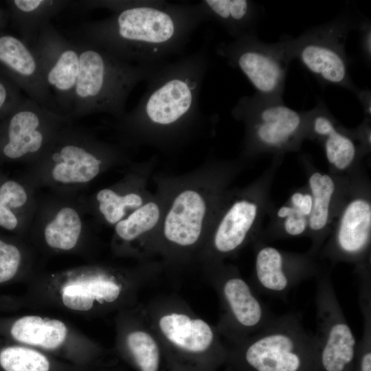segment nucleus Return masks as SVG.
Returning a JSON list of instances; mask_svg holds the SVG:
<instances>
[{
	"label": "nucleus",
	"mask_w": 371,
	"mask_h": 371,
	"mask_svg": "<svg viewBox=\"0 0 371 371\" xmlns=\"http://www.w3.org/2000/svg\"><path fill=\"white\" fill-rule=\"evenodd\" d=\"M200 3L207 21L219 24L234 38L256 33L262 8L249 0H204Z\"/></svg>",
	"instance_id": "412c9836"
},
{
	"label": "nucleus",
	"mask_w": 371,
	"mask_h": 371,
	"mask_svg": "<svg viewBox=\"0 0 371 371\" xmlns=\"http://www.w3.org/2000/svg\"><path fill=\"white\" fill-rule=\"evenodd\" d=\"M371 203L364 196L352 198L344 207L326 255L334 261L355 263L357 273L369 271Z\"/></svg>",
	"instance_id": "ddd939ff"
},
{
	"label": "nucleus",
	"mask_w": 371,
	"mask_h": 371,
	"mask_svg": "<svg viewBox=\"0 0 371 371\" xmlns=\"http://www.w3.org/2000/svg\"><path fill=\"white\" fill-rule=\"evenodd\" d=\"M277 216L283 219V231L289 236H299L308 231V218L289 205L280 207Z\"/></svg>",
	"instance_id": "7c9ffc66"
},
{
	"label": "nucleus",
	"mask_w": 371,
	"mask_h": 371,
	"mask_svg": "<svg viewBox=\"0 0 371 371\" xmlns=\"http://www.w3.org/2000/svg\"><path fill=\"white\" fill-rule=\"evenodd\" d=\"M145 203L142 195L133 190L103 188L95 196L97 210L104 221L115 225Z\"/></svg>",
	"instance_id": "a878e982"
},
{
	"label": "nucleus",
	"mask_w": 371,
	"mask_h": 371,
	"mask_svg": "<svg viewBox=\"0 0 371 371\" xmlns=\"http://www.w3.org/2000/svg\"><path fill=\"white\" fill-rule=\"evenodd\" d=\"M210 64L201 49L159 66L137 104L117 118L122 141L170 148L186 139L203 119L199 98Z\"/></svg>",
	"instance_id": "f03ea898"
},
{
	"label": "nucleus",
	"mask_w": 371,
	"mask_h": 371,
	"mask_svg": "<svg viewBox=\"0 0 371 371\" xmlns=\"http://www.w3.org/2000/svg\"><path fill=\"white\" fill-rule=\"evenodd\" d=\"M36 196L32 188L14 180H7L0 186V227L14 230L19 226L17 212H36Z\"/></svg>",
	"instance_id": "393cba45"
},
{
	"label": "nucleus",
	"mask_w": 371,
	"mask_h": 371,
	"mask_svg": "<svg viewBox=\"0 0 371 371\" xmlns=\"http://www.w3.org/2000/svg\"><path fill=\"white\" fill-rule=\"evenodd\" d=\"M20 89L0 73V120L23 100Z\"/></svg>",
	"instance_id": "72a5a7b5"
},
{
	"label": "nucleus",
	"mask_w": 371,
	"mask_h": 371,
	"mask_svg": "<svg viewBox=\"0 0 371 371\" xmlns=\"http://www.w3.org/2000/svg\"><path fill=\"white\" fill-rule=\"evenodd\" d=\"M320 271L308 256L289 254L262 245L256 254L254 286L262 294L283 298L294 287Z\"/></svg>",
	"instance_id": "f8f14e48"
},
{
	"label": "nucleus",
	"mask_w": 371,
	"mask_h": 371,
	"mask_svg": "<svg viewBox=\"0 0 371 371\" xmlns=\"http://www.w3.org/2000/svg\"><path fill=\"white\" fill-rule=\"evenodd\" d=\"M207 210V200L202 192L193 188L181 190L165 214L164 238L178 247L194 245L201 236Z\"/></svg>",
	"instance_id": "dca6fc26"
},
{
	"label": "nucleus",
	"mask_w": 371,
	"mask_h": 371,
	"mask_svg": "<svg viewBox=\"0 0 371 371\" xmlns=\"http://www.w3.org/2000/svg\"><path fill=\"white\" fill-rule=\"evenodd\" d=\"M305 135L322 141L328 162L339 170H346L357 159L359 148L353 135L346 133L322 101L306 111Z\"/></svg>",
	"instance_id": "f3484780"
},
{
	"label": "nucleus",
	"mask_w": 371,
	"mask_h": 371,
	"mask_svg": "<svg viewBox=\"0 0 371 371\" xmlns=\"http://www.w3.org/2000/svg\"><path fill=\"white\" fill-rule=\"evenodd\" d=\"M161 216L159 205L153 201H146L114 225L115 234L124 241H133L152 230Z\"/></svg>",
	"instance_id": "bb28decb"
},
{
	"label": "nucleus",
	"mask_w": 371,
	"mask_h": 371,
	"mask_svg": "<svg viewBox=\"0 0 371 371\" xmlns=\"http://www.w3.org/2000/svg\"><path fill=\"white\" fill-rule=\"evenodd\" d=\"M356 24L346 14L306 30L297 38L289 36L293 60L297 59L318 81L355 93L358 89L350 74L346 45Z\"/></svg>",
	"instance_id": "0eeeda50"
},
{
	"label": "nucleus",
	"mask_w": 371,
	"mask_h": 371,
	"mask_svg": "<svg viewBox=\"0 0 371 371\" xmlns=\"http://www.w3.org/2000/svg\"><path fill=\"white\" fill-rule=\"evenodd\" d=\"M21 260V252L16 246L0 240V283L15 276Z\"/></svg>",
	"instance_id": "2f4dec72"
},
{
	"label": "nucleus",
	"mask_w": 371,
	"mask_h": 371,
	"mask_svg": "<svg viewBox=\"0 0 371 371\" xmlns=\"http://www.w3.org/2000/svg\"><path fill=\"white\" fill-rule=\"evenodd\" d=\"M8 18L19 32L21 39L31 46L44 25L68 6L70 1L10 0L7 1Z\"/></svg>",
	"instance_id": "4be33fe9"
},
{
	"label": "nucleus",
	"mask_w": 371,
	"mask_h": 371,
	"mask_svg": "<svg viewBox=\"0 0 371 371\" xmlns=\"http://www.w3.org/2000/svg\"><path fill=\"white\" fill-rule=\"evenodd\" d=\"M315 304L317 359L322 371H347L357 354V341L344 315L328 271L316 276Z\"/></svg>",
	"instance_id": "9d476101"
},
{
	"label": "nucleus",
	"mask_w": 371,
	"mask_h": 371,
	"mask_svg": "<svg viewBox=\"0 0 371 371\" xmlns=\"http://www.w3.org/2000/svg\"><path fill=\"white\" fill-rule=\"evenodd\" d=\"M260 212V204L252 198H241L234 201L214 230L212 238L214 251L225 256L239 249L253 232Z\"/></svg>",
	"instance_id": "a211bd4d"
},
{
	"label": "nucleus",
	"mask_w": 371,
	"mask_h": 371,
	"mask_svg": "<svg viewBox=\"0 0 371 371\" xmlns=\"http://www.w3.org/2000/svg\"><path fill=\"white\" fill-rule=\"evenodd\" d=\"M62 300L67 308L86 311L93 305L94 299L87 289L85 281L69 282L63 289Z\"/></svg>",
	"instance_id": "c756f323"
},
{
	"label": "nucleus",
	"mask_w": 371,
	"mask_h": 371,
	"mask_svg": "<svg viewBox=\"0 0 371 371\" xmlns=\"http://www.w3.org/2000/svg\"><path fill=\"white\" fill-rule=\"evenodd\" d=\"M8 19L9 18L8 12L0 7V30H2L5 26Z\"/></svg>",
	"instance_id": "4c0bfd02"
},
{
	"label": "nucleus",
	"mask_w": 371,
	"mask_h": 371,
	"mask_svg": "<svg viewBox=\"0 0 371 371\" xmlns=\"http://www.w3.org/2000/svg\"><path fill=\"white\" fill-rule=\"evenodd\" d=\"M0 154L12 160L34 164L59 131L72 120L30 98H24L0 120Z\"/></svg>",
	"instance_id": "1a4fd4ad"
},
{
	"label": "nucleus",
	"mask_w": 371,
	"mask_h": 371,
	"mask_svg": "<svg viewBox=\"0 0 371 371\" xmlns=\"http://www.w3.org/2000/svg\"><path fill=\"white\" fill-rule=\"evenodd\" d=\"M358 25L360 32V45L363 57L366 63H371V25L368 20L361 21Z\"/></svg>",
	"instance_id": "c9c22d12"
},
{
	"label": "nucleus",
	"mask_w": 371,
	"mask_h": 371,
	"mask_svg": "<svg viewBox=\"0 0 371 371\" xmlns=\"http://www.w3.org/2000/svg\"><path fill=\"white\" fill-rule=\"evenodd\" d=\"M90 294L99 303L113 302L121 293V288L114 281L104 278H95L85 281Z\"/></svg>",
	"instance_id": "473e14b6"
},
{
	"label": "nucleus",
	"mask_w": 371,
	"mask_h": 371,
	"mask_svg": "<svg viewBox=\"0 0 371 371\" xmlns=\"http://www.w3.org/2000/svg\"><path fill=\"white\" fill-rule=\"evenodd\" d=\"M82 206L68 199L50 204L40 215L46 244L52 249L69 251L78 244L85 224Z\"/></svg>",
	"instance_id": "6ab92c4d"
},
{
	"label": "nucleus",
	"mask_w": 371,
	"mask_h": 371,
	"mask_svg": "<svg viewBox=\"0 0 371 371\" xmlns=\"http://www.w3.org/2000/svg\"><path fill=\"white\" fill-rule=\"evenodd\" d=\"M232 115L245 126V147L250 153L296 148L305 137V111L288 106L282 98L245 95Z\"/></svg>",
	"instance_id": "423d86ee"
},
{
	"label": "nucleus",
	"mask_w": 371,
	"mask_h": 371,
	"mask_svg": "<svg viewBox=\"0 0 371 371\" xmlns=\"http://www.w3.org/2000/svg\"><path fill=\"white\" fill-rule=\"evenodd\" d=\"M216 53L239 70L256 90L269 98H282L289 64L293 60L289 36L276 43H265L251 33L229 43L221 42Z\"/></svg>",
	"instance_id": "6e6552de"
},
{
	"label": "nucleus",
	"mask_w": 371,
	"mask_h": 371,
	"mask_svg": "<svg viewBox=\"0 0 371 371\" xmlns=\"http://www.w3.org/2000/svg\"><path fill=\"white\" fill-rule=\"evenodd\" d=\"M0 73L39 104L59 113L32 48L0 30Z\"/></svg>",
	"instance_id": "2eb2a0df"
},
{
	"label": "nucleus",
	"mask_w": 371,
	"mask_h": 371,
	"mask_svg": "<svg viewBox=\"0 0 371 371\" xmlns=\"http://www.w3.org/2000/svg\"><path fill=\"white\" fill-rule=\"evenodd\" d=\"M73 5L111 10L106 18L82 24L78 30L80 40L140 66H160L170 56L181 54L196 27L207 21L200 2L81 1Z\"/></svg>",
	"instance_id": "f257e3e1"
},
{
	"label": "nucleus",
	"mask_w": 371,
	"mask_h": 371,
	"mask_svg": "<svg viewBox=\"0 0 371 371\" xmlns=\"http://www.w3.org/2000/svg\"><path fill=\"white\" fill-rule=\"evenodd\" d=\"M120 157L117 147L74 126L71 121L32 165L31 182L46 184L58 190H74L89 184L104 168Z\"/></svg>",
	"instance_id": "20e7f679"
},
{
	"label": "nucleus",
	"mask_w": 371,
	"mask_h": 371,
	"mask_svg": "<svg viewBox=\"0 0 371 371\" xmlns=\"http://www.w3.org/2000/svg\"><path fill=\"white\" fill-rule=\"evenodd\" d=\"M357 99L360 102L366 118L370 119L371 115V93L370 91L357 89L355 92Z\"/></svg>",
	"instance_id": "e433bc0d"
},
{
	"label": "nucleus",
	"mask_w": 371,
	"mask_h": 371,
	"mask_svg": "<svg viewBox=\"0 0 371 371\" xmlns=\"http://www.w3.org/2000/svg\"><path fill=\"white\" fill-rule=\"evenodd\" d=\"M30 47L59 113L69 118L79 69L76 42L66 38L49 22L43 26Z\"/></svg>",
	"instance_id": "9b49d317"
},
{
	"label": "nucleus",
	"mask_w": 371,
	"mask_h": 371,
	"mask_svg": "<svg viewBox=\"0 0 371 371\" xmlns=\"http://www.w3.org/2000/svg\"><path fill=\"white\" fill-rule=\"evenodd\" d=\"M76 42L79 69L69 118L98 113L116 119L122 117L131 91L139 82L147 81L159 66L131 64L95 45L80 39Z\"/></svg>",
	"instance_id": "7ed1b4c3"
},
{
	"label": "nucleus",
	"mask_w": 371,
	"mask_h": 371,
	"mask_svg": "<svg viewBox=\"0 0 371 371\" xmlns=\"http://www.w3.org/2000/svg\"><path fill=\"white\" fill-rule=\"evenodd\" d=\"M126 344L141 371H158L160 353L153 336L144 330H135L127 336Z\"/></svg>",
	"instance_id": "cd10ccee"
},
{
	"label": "nucleus",
	"mask_w": 371,
	"mask_h": 371,
	"mask_svg": "<svg viewBox=\"0 0 371 371\" xmlns=\"http://www.w3.org/2000/svg\"><path fill=\"white\" fill-rule=\"evenodd\" d=\"M313 197V207L308 218V231L313 239V252L318 249L330 216V205L336 185L333 177L321 172H313L308 178Z\"/></svg>",
	"instance_id": "b1692460"
},
{
	"label": "nucleus",
	"mask_w": 371,
	"mask_h": 371,
	"mask_svg": "<svg viewBox=\"0 0 371 371\" xmlns=\"http://www.w3.org/2000/svg\"><path fill=\"white\" fill-rule=\"evenodd\" d=\"M67 333V327L61 321L38 316L23 317L11 328V335L18 341L45 349L60 346L65 341Z\"/></svg>",
	"instance_id": "5701e85b"
},
{
	"label": "nucleus",
	"mask_w": 371,
	"mask_h": 371,
	"mask_svg": "<svg viewBox=\"0 0 371 371\" xmlns=\"http://www.w3.org/2000/svg\"><path fill=\"white\" fill-rule=\"evenodd\" d=\"M290 205L308 218L313 207V197L311 192L302 191L293 192L290 197Z\"/></svg>",
	"instance_id": "f704fd0d"
},
{
	"label": "nucleus",
	"mask_w": 371,
	"mask_h": 371,
	"mask_svg": "<svg viewBox=\"0 0 371 371\" xmlns=\"http://www.w3.org/2000/svg\"><path fill=\"white\" fill-rule=\"evenodd\" d=\"M218 285L227 310V330L242 340L259 331L276 316L251 286L235 271L223 273Z\"/></svg>",
	"instance_id": "4468645a"
},
{
	"label": "nucleus",
	"mask_w": 371,
	"mask_h": 371,
	"mask_svg": "<svg viewBox=\"0 0 371 371\" xmlns=\"http://www.w3.org/2000/svg\"><path fill=\"white\" fill-rule=\"evenodd\" d=\"M158 326L170 344L186 352L202 353L217 344L216 333L207 322L185 313H166L160 317Z\"/></svg>",
	"instance_id": "aec40b11"
},
{
	"label": "nucleus",
	"mask_w": 371,
	"mask_h": 371,
	"mask_svg": "<svg viewBox=\"0 0 371 371\" xmlns=\"http://www.w3.org/2000/svg\"><path fill=\"white\" fill-rule=\"evenodd\" d=\"M0 365L5 371H49V363L41 353L24 347L12 346L0 352Z\"/></svg>",
	"instance_id": "c85d7f7f"
},
{
	"label": "nucleus",
	"mask_w": 371,
	"mask_h": 371,
	"mask_svg": "<svg viewBox=\"0 0 371 371\" xmlns=\"http://www.w3.org/2000/svg\"><path fill=\"white\" fill-rule=\"evenodd\" d=\"M240 341L241 356L253 371H303L307 361L317 358L316 337L296 313L276 315Z\"/></svg>",
	"instance_id": "39448f33"
}]
</instances>
